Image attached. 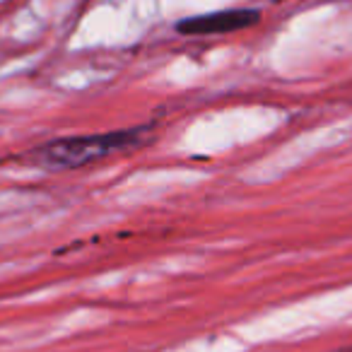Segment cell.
Wrapping results in <instances>:
<instances>
[{
    "instance_id": "obj_2",
    "label": "cell",
    "mask_w": 352,
    "mask_h": 352,
    "mask_svg": "<svg viewBox=\"0 0 352 352\" xmlns=\"http://www.w3.org/2000/svg\"><path fill=\"white\" fill-rule=\"evenodd\" d=\"M261 12L254 8H234V10H220L208 12V15L186 17L176 25L179 34L188 36H206V34H230V32L249 30L258 25Z\"/></svg>"
},
{
    "instance_id": "obj_1",
    "label": "cell",
    "mask_w": 352,
    "mask_h": 352,
    "mask_svg": "<svg viewBox=\"0 0 352 352\" xmlns=\"http://www.w3.org/2000/svg\"><path fill=\"white\" fill-rule=\"evenodd\" d=\"M142 128H131V131H111V133H97V135H73V138H58L46 145L36 147L34 157L41 166L54 171L78 169L94 162L104 160L107 155L140 142Z\"/></svg>"
}]
</instances>
